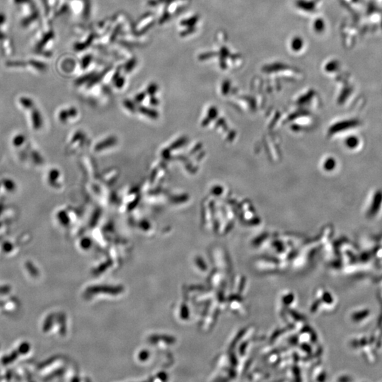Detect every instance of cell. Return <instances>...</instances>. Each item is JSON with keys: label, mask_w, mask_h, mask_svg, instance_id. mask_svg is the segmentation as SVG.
<instances>
[{"label": "cell", "mask_w": 382, "mask_h": 382, "mask_svg": "<svg viewBox=\"0 0 382 382\" xmlns=\"http://www.w3.org/2000/svg\"><path fill=\"white\" fill-rule=\"evenodd\" d=\"M25 266H26L28 272L30 273V275L32 277H36L39 276V271H38L37 268L33 264L32 262L26 261Z\"/></svg>", "instance_id": "obj_1"}, {"label": "cell", "mask_w": 382, "mask_h": 382, "mask_svg": "<svg viewBox=\"0 0 382 382\" xmlns=\"http://www.w3.org/2000/svg\"><path fill=\"white\" fill-rule=\"evenodd\" d=\"M20 355V353H19L18 350H15V351H14L12 354L7 355V356H5L4 358H3L1 362H2L3 364H9V363L13 362L14 361H15L17 358H18L19 355Z\"/></svg>", "instance_id": "obj_2"}, {"label": "cell", "mask_w": 382, "mask_h": 382, "mask_svg": "<svg viewBox=\"0 0 382 382\" xmlns=\"http://www.w3.org/2000/svg\"><path fill=\"white\" fill-rule=\"evenodd\" d=\"M53 323V317L52 315L48 316L47 317L46 319L45 320L43 323V326H42V331L44 332H48L49 330L52 327V325Z\"/></svg>", "instance_id": "obj_3"}, {"label": "cell", "mask_w": 382, "mask_h": 382, "mask_svg": "<svg viewBox=\"0 0 382 382\" xmlns=\"http://www.w3.org/2000/svg\"><path fill=\"white\" fill-rule=\"evenodd\" d=\"M30 348H31L30 344L24 342L21 344L20 347H19L18 351L20 355H26V353L30 351Z\"/></svg>", "instance_id": "obj_4"}, {"label": "cell", "mask_w": 382, "mask_h": 382, "mask_svg": "<svg viewBox=\"0 0 382 382\" xmlns=\"http://www.w3.org/2000/svg\"><path fill=\"white\" fill-rule=\"evenodd\" d=\"M11 287L9 285H4L0 287V295H7L10 292Z\"/></svg>", "instance_id": "obj_5"}, {"label": "cell", "mask_w": 382, "mask_h": 382, "mask_svg": "<svg viewBox=\"0 0 382 382\" xmlns=\"http://www.w3.org/2000/svg\"><path fill=\"white\" fill-rule=\"evenodd\" d=\"M12 249H13L12 244H9V243H6V244L3 246V249H4V252L7 253L11 252V251L12 250Z\"/></svg>", "instance_id": "obj_6"}]
</instances>
